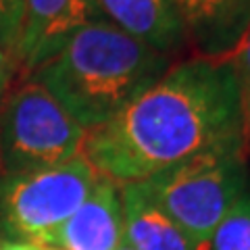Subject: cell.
Returning a JSON list of instances; mask_svg holds the SVG:
<instances>
[{
    "mask_svg": "<svg viewBox=\"0 0 250 250\" xmlns=\"http://www.w3.org/2000/svg\"><path fill=\"white\" fill-rule=\"evenodd\" d=\"M117 250H136V248H131V246L127 244V242H125V240H123V242H121V244H119V248H117Z\"/></svg>",
    "mask_w": 250,
    "mask_h": 250,
    "instance_id": "17",
    "label": "cell"
},
{
    "mask_svg": "<svg viewBox=\"0 0 250 250\" xmlns=\"http://www.w3.org/2000/svg\"><path fill=\"white\" fill-rule=\"evenodd\" d=\"M167 71V57L104 19L77 29L34 82L82 125L100 127Z\"/></svg>",
    "mask_w": 250,
    "mask_h": 250,
    "instance_id": "2",
    "label": "cell"
},
{
    "mask_svg": "<svg viewBox=\"0 0 250 250\" xmlns=\"http://www.w3.org/2000/svg\"><path fill=\"white\" fill-rule=\"evenodd\" d=\"M98 179L83 152L54 167L0 175V233L4 240L46 246Z\"/></svg>",
    "mask_w": 250,
    "mask_h": 250,
    "instance_id": "4",
    "label": "cell"
},
{
    "mask_svg": "<svg viewBox=\"0 0 250 250\" xmlns=\"http://www.w3.org/2000/svg\"><path fill=\"white\" fill-rule=\"evenodd\" d=\"M123 242L121 186L100 175L82 207L46 246L59 250H117Z\"/></svg>",
    "mask_w": 250,
    "mask_h": 250,
    "instance_id": "7",
    "label": "cell"
},
{
    "mask_svg": "<svg viewBox=\"0 0 250 250\" xmlns=\"http://www.w3.org/2000/svg\"><path fill=\"white\" fill-rule=\"evenodd\" d=\"M100 19L92 0H23L13 57L25 71L48 62L77 29Z\"/></svg>",
    "mask_w": 250,
    "mask_h": 250,
    "instance_id": "6",
    "label": "cell"
},
{
    "mask_svg": "<svg viewBox=\"0 0 250 250\" xmlns=\"http://www.w3.org/2000/svg\"><path fill=\"white\" fill-rule=\"evenodd\" d=\"M188 27H196L215 40H240L250 21V0H182Z\"/></svg>",
    "mask_w": 250,
    "mask_h": 250,
    "instance_id": "10",
    "label": "cell"
},
{
    "mask_svg": "<svg viewBox=\"0 0 250 250\" xmlns=\"http://www.w3.org/2000/svg\"><path fill=\"white\" fill-rule=\"evenodd\" d=\"M0 250H42L40 244H31V242H19V240H4L0 244Z\"/></svg>",
    "mask_w": 250,
    "mask_h": 250,
    "instance_id": "15",
    "label": "cell"
},
{
    "mask_svg": "<svg viewBox=\"0 0 250 250\" xmlns=\"http://www.w3.org/2000/svg\"><path fill=\"white\" fill-rule=\"evenodd\" d=\"M6 2V9H9V15L13 23L17 25V31H19V25H21V15H23V0H4Z\"/></svg>",
    "mask_w": 250,
    "mask_h": 250,
    "instance_id": "16",
    "label": "cell"
},
{
    "mask_svg": "<svg viewBox=\"0 0 250 250\" xmlns=\"http://www.w3.org/2000/svg\"><path fill=\"white\" fill-rule=\"evenodd\" d=\"M173 2L177 4V9H179V11H182V0H173Z\"/></svg>",
    "mask_w": 250,
    "mask_h": 250,
    "instance_id": "18",
    "label": "cell"
},
{
    "mask_svg": "<svg viewBox=\"0 0 250 250\" xmlns=\"http://www.w3.org/2000/svg\"><path fill=\"white\" fill-rule=\"evenodd\" d=\"M244 146H223L192 156L140 182L167 217L198 248L246 194Z\"/></svg>",
    "mask_w": 250,
    "mask_h": 250,
    "instance_id": "3",
    "label": "cell"
},
{
    "mask_svg": "<svg viewBox=\"0 0 250 250\" xmlns=\"http://www.w3.org/2000/svg\"><path fill=\"white\" fill-rule=\"evenodd\" d=\"M17 36H19V31H17V25L13 23L11 15H9L6 2L0 0V46L13 54L15 44H17Z\"/></svg>",
    "mask_w": 250,
    "mask_h": 250,
    "instance_id": "13",
    "label": "cell"
},
{
    "mask_svg": "<svg viewBox=\"0 0 250 250\" xmlns=\"http://www.w3.org/2000/svg\"><path fill=\"white\" fill-rule=\"evenodd\" d=\"M104 21L123 34L167 54L177 48L188 34V23L173 0H92Z\"/></svg>",
    "mask_w": 250,
    "mask_h": 250,
    "instance_id": "8",
    "label": "cell"
},
{
    "mask_svg": "<svg viewBox=\"0 0 250 250\" xmlns=\"http://www.w3.org/2000/svg\"><path fill=\"white\" fill-rule=\"evenodd\" d=\"M15 65H17L15 57L6 48L0 46V94L9 88V83L13 80V73H15Z\"/></svg>",
    "mask_w": 250,
    "mask_h": 250,
    "instance_id": "14",
    "label": "cell"
},
{
    "mask_svg": "<svg viewBox=\"0 0 250 250\" xmlns=\"http://www.w3.org/2000/svg\"><path fill=\"white\" fill-rule=\"evenodd\" d=\"M228 61L231 62L233 75L238 82L240 106H242V127H244V146H250V21L242 31L240 40L231 48Z\"/></svg>",
    "mask_w": 250,
    "mask_h": 250,
    "instance_id": "12",
    "label": "cell"
},
{
    "mask_svg": "<svg viewBox=\"0 0 250 250\" xmlns=\"http://www.w3.org/2000/svg\"><path fill=\"white\" fill-rule=\"evenodd\" d=\"M223 146H244L236 75L228 59H194L88 131L83 154L103 177L125 186Z\"/></svg>",
    "mask_w": 250,
    "mask_h": 250,
    "instance_id": "1",
    "label": "cell"
},
{
    "mask_svg": "<svg viewBox=\"0 0 250 250\" xmlns=\"http://www.w3.org/2000/svg\"><path fill=\"white\" fill-rule=\"evenodd\" d=\"M0 244H2V238H0Z\"/></svg>",
    "mask_w": 250,
    "mask_h": 250,
    "instance_id": "19",
    "label": "cell"
},
{
    "mask_svg": "<svg viewBox=\"0 0 250 250\" xmlns=\"http://www.w3.org/2000/svg\"><path fill=\"white\" fill-rule=\"evenodd\" d=\"M85 131L34 80L13 94L0 115V175L54 167L83 152Z\"/></svg>",
    "mask_w": 250,
    "mask_h": 250,
    "instance_id": "5",
    "label": "cell"
},
{
    "mask_svg": "<svg viewBox=\"0 0 250 250\" xmlns=\"http://www.w3.org/2000/svg\"><path fill=\"white\" fill-rule=\"evenodd\" d=\"M123 240L136 250H200L156 207L140 182L121 186Z\"/></svg>",
    "mask_w": 250,
    "mask_h": 250,
    "instance_id": "9",
    "label": "cell"
},
{
    "mask_svg": "<svg viewBox=\"0 0 250 250\" xmlns=\"http://www.w3.org/2000/svg\"><path fill=\"white\" fill-rule=\"evenodd\" d=\"M200 250H250V194L246 192L219 225Z\"/></svg>",
    "mask_w": 250,
    "mask_h": 250,
    "instance_id": "11",
    "label": "cell"
}]
</instances>
